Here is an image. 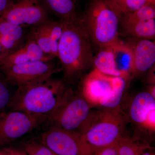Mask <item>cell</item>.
<instances>
[{
	"instance_id": "obj_1",
	"label": "cell",
	"mask_w": 155,
	"mask_h": 155,
	"mask_svg": "<svg viewBox=\"0 0 155 155\" xmlns=\"http://www.w3.org/2000/svg\"><path fill=\"white\" fill-rule=\"evenodd\" d=\"M73 94L64 80L51 77L18 87L8 108L45 117L49 121Z\"/></svg>"
},
{
	"instance_id": "obj_2",
	"label": "cell",
	"mask_w": 155,
	"mask_h": 155,
	"mask_svg": "<svg viewBox=\"0 0 155 155\" xmlns=\"http://www.w3.org/2000/svg\"><path fill=\"white\" fill-rule=\"evenodd\" d=\"M61 21L64 23V31L59 43L58 58L65 78L70 80L92 64V42L80 17L76 21Z\"/></svg>"
},
{
	"instance_id": "obj_3",
	"label": "cell",
	"mask_w": 155,
	"mask_h": 155,
	"mask_svg": "<svg viewBox=\"0 0 155 155\" xmlns=\"http://www.w3.org/2000/svg\"><path fill=\"white\" fill-rule=\"evenodd\" d=\"M122 16L110 0H90L80 20L91 42L100 48L119 40Z\"/></svg>"
},
{
	"instance_id": "obj_4",
	"label": "cell",
	"mask_w": 155,
	"mask_h": 155,
	"mask_svg": "<svg viewBox=\"0 0 155 155\" xmlns=\"http://www.w3.org/2000/svg\"><path fill=\"white\" fill-rule=\"evenodd\" d=\"M125 119L119 108L93 113L81 135L94 151L116 144L123 137Z\"/></svg>"
},
{
	"instance_id": "obj_5",
	"label": "cell",
	"mask_w": 155,
	"mask_h": 155,
	"mask_svg": "<svg viewBox=\"0 0 155 155\" xmlns=\"http://www.w3.org/2000/svg\"><path fill=\"white\" fill-rule=\"evenodd\" d=\"M94 69L106 75L129 79L133 73V52L130 44L120 40L100 48L93 58Z\"/></svg>"
},
{
	"instance_id": "obj_6",
	"label": "cell",
	"mask_w": 155,
	"mask_h": 155,
	"mask_svg": "<svg viewBox=\"0 0 155 155\" xmlns=\"http://www.w3.org/2000/svg\"><path fill=\"white\" fill-rule=\"evenodd\" d=\"M91 106L81 94H73L48 122L51 125L81 134L93 114Z\"/></svg>"
},
{
	"instance_id": "obj_7",
	"label": "cell",
	"mask_w": 155,
	"mask_h": 155,
	"mask_svg": "<svg viewBox=\"0 0 155 155\" xmlns=\"http://www.w3.org/2000/svg\"><path fill=\"white\" fill-rule=\"evenodd\" d=\"M38 140L57 155H93L95 152L80 134L51 125Z\"/></svg>"
},
{
	"instance_id": "obj_8",
	"label": "cell",
	"mask_w": 155,
	"mask_h": 155,
	"mask_svg": "<svg viewBox=\"0 0 155 155\" xmlns=\"http://www.w3.org/2000/svg\"><path fill=\"white\" fill-rule=\"evenodd\" d=\"M48 119L22 111L10 110L0 113V149L31 132Z\"/></svg>"
},
{
	"instance_id": "obj_9",
	"label": "cell",
	"mask_w": 155,
	"mask_h": 155,
	"mask_svg": "<svg viewBox=\"0 0 155 155\" xmlns=\"http://www.w3.org/2000/svg\"><path fill=\"white\" fill-rule=\"evenodd\" d=\"M125 80L94 69L84 78L81 94L91 105L103 107L116 96Z\"/></svg>"
},
{
	"instance_id": "obj_10",
	"label": "cell",
	"mask_w": 155,
	"mask_h": 155,
	"mask_svg": "<svg viewBox=\"0 0 155 155\" xmlns=\"http://www.w3.org/2000/svg\"><path fill=\"white\" fill-rule=\"evenodd\" d=\"M6 81L17 87L45 80L58 72L52 61H37L0 67Z\"/></svg>"
},
{
	"instance_id": "obj_11",
	"label": "cell",
	"mask_w": 155,
	"mask_h": 155,
	"mask_svg": "<svg viewBox=\"0 0 155 155\" xmlns=\"http://www.w3.org/2000/svg\"><path fill=\"white\" fill-rule=\"evenodd\" d=\"M119 32L134 40H153L155 38V1L133 12L122 15Z\"/></svg>"
},
{
	"instance_id": "obj_12",
	"label": "cell",
	"mask_w": 155,
	"mask_h": 155,
	"mask_svg": "<svg viewBox=\"0 0 155 155\" xmlns=\"http://www.w3.org/2000/svg\"><path fill=\"white\" fill-rule=\"evenodd\" d=\"M49 13L41 0H12L0 19L23 27H33L49 20Z\"/></svg>"
},
{
	"instance_id": "obj_13",
	"label": "cell",
	"mask_w": 155,
	"mask_h": 155,
	"mask_svg": "<svg viewBox=\"0 0 155 155\" xmlns=\"http://www.w3.org/2000/svg\"><path fill=\"white\" fill-rule=\"evenodd\" d=\"M34 41L29 38L19 48L5 56L0 61V67H8L37 61H52Z\"/></svg>"
},
{
	"instance_id": "obj_14",
	"label": "cell",
	"mask_w": 155,
	"mask_h": 155,
	"mask_svg": "<svg viewBox=\"0 0 155 155\" xmlns=\"http://www.w3.org/2000/svg\"><path fill=\"white\" fill-rule=\"evenodd\" d=\"M135 40L130 43L133 52V75L147 72L155 63V41L146 39Z\"/></svg>"
},
{
	"instance_id": "obj_15",
	"label": "cell",
	"mask_w": 155,
	"mask_h": 155,
	"mask_svg": "<svg viewBox=\"0 0 155 155\" xmlns=\"http://www.w3.org/2000/svg\"><path fill=\"white\" fill-rule=\"evenodd\" d=\"M129 114L135 124L145 127L147 121L155 116V97L149 91L137 94L130 103Z\"/></svg>"
},
{
	"instance_id": "obj_16",
	"label": "cell",
	"mask_w": 155,
	"mask_h": 155,
	"mask_svg": "<svg viewBox=\"0 0 155 155\" xmlns=\"http://www.w3.org/2000/svg\"><path fill=\"white\" fill-rule=\"evenodd\" d=\"M24 28L0 19V44L5 56L24 43L25 37Z\"/></svg>"
},
{
	"instance_id": "obj_17",
	"label": "cell",
	"mask_w": 155,
	"mask_h": 155,
	"mask_svg": "<svg viewBox=\"0 0 155 155\" xmlns=\"http://www.w3.org/2000/svg\"><path fill=\"white\" fill-rule=\"evenodd\" d=\"M49 12L61 18V21L72 22L79 19L75 11L74 0H41Z\"/></svg>"
},
{
	"instance_id": "obj_18",
	"label": "cell",
	"mask_w": 155,
	"mask_h": 155,
	"mask_svg": "<svg viewBox=\"0 0 155 155\" xmlns=\"http://www.w3.org/2000/svg\"><path fill=\"white\" fill-rule=\"evenodd\" d=\"M116 147L119 155H141L145 150L151 148L150 145L125 137L116 143Z\"/></svg>"
},
{
	"instance_id": "obj_19",
	"label": "cell",
	"mask_w": 155,
	"mask_h": 155,
	"mask_svg": "<svg viewBox=\"0 0 155 155\" xmlns=\"http://www.w3.org/2000/svg\"><path fill=\"white\" fill-rule=\"evenodd\" d=\"M44 25L50 38L52 57H58L59 43L64 31V23L61 20L57 22L49 19Z\"/></svg>"
},
{
	"instance_id": "obj_20",
	"label": "cell",
	"mask_w": 155,
	"mask_h": 155,
	"mask_svg": "<svg viewBox=\"0 0 155 155\" xmlns=\"http://www.w3.org/2000/svg\"><path fill=\"white\" fill-rule=\"evenodd\" d=\"M28 38L34 41L45 54L52 57L51 54L50 38L44 23L32 27L28 35Z\"/></svg>"
},
{
	"instance_id": "obj_21",
	"label": "cell",
	"mask_w": 155,
	"mask_h": 155,
	"mask_svg": "<svg viewBox=\"0 0 155 155\" xmlns=\"http://www.w3.org/2000/svg\"><path fill=\"white\" fill-rule=\"evenodd\" d=\"M155 0H110L122 15L131 13Z\"/></svg>"
},
{
	"instance_id": "obj_22",
	"label": "cell",
	"mask_w": 155,
	"mask_h": 155,
	"mask_svg": "<svg viewBox=\"0 0 155 155\" xmlns=\"http://www.w3.org/2000/svg\"><path fill=\"white\" fill-rule=\"evenodd\" d=\"M23 148L28 155H57L38 140L31 139L24 142Z\"/></svg>"
},
{
	"instance_id": "obj_23",
	"label": "cell",
	"mask_w": 155,
	"mask_h": 155,
	"mask_svg": "<svg viewBox=\"0 0 155 155\" xmlns=\"http://www.w3.org/2000/svg\"><path fill=\"white\" fill-rule=\"evenodd\" d=\"M11 97L5 83L0 79V113L8 108Z\"/></svg>"
},
{
	"instance_id": "obj_24",
	"label": "cell",
	"mask_w": 155,
	"mask_h": 155,
	"mask_svg": "<svg viewBox=\"0 0 155 155\" xmlns=\"http://www.w3.org/2000/svg\"><path fill=\"white\" fill-rule=\"evenodd\" d=\"M93 155H119L116 144L95 151Z\"/></svg>"
},
{
	"instance_id": "obj_25",
	"label": "cell",
	"mask_w": 155,
	"mask_h": 155,
	"mask_svg": "<svg viewBox=\"0 0 155 155\" xmlns=\"http://www.w3.org/2000/svg\"><path fill=\"white\" fill-rule=\"evenodd\" d=\"M4 148L8 155H28L23 150H20L13 148L9 147H8Z\"/></svg>"
},
{
	"instance_id": "obj_26",
	"label": "cell",
	"mask_w": 155,
	"mask_h": 155,
	"mask_svg": "<svg viewBox=\"0 0 155 155\" xmlns=\"http://www.w3.org/2000/svg\"><path fill=\"white\" fill-rule=\"evenodd\" d=\"M12 0H0V17L5 11Z\"/></svg>"
},
{
	"instance_id": "obj_27",
	"label": "cell",
	"mask_w": 155,
	"mask_h": 155,
	"mask_svg": "<svg viewBox=\"0 0 155 155\" xmlns=\"http://www.w3.org/2000/svg\"><path fill=\"white\" fill-rule=\"evenodd\" d=\"M150 148L148 149L143 152L141 155H155V153L150 150Z\"/></svg>"
},
{
	"instance_id": "obj_28",
	"label": "cell",
	"mask_w": 155,
	"mask_h": 155,
	"mask_svg": "<svg viewBox=\"0 0 155 155\" xmlns=\"http://www.w3.org/2000/svg\"><path fill=\"white\" fill-rule=\"evenodd\" d=\"M5 56V54L3 51L2 48L0 44V61Z\"/></svg>"
},
{
	"instance_id": "obj_29",
	"label": "cell",
	"mask_w": 155,
	"mask_h": 155,
	"mask_svg": "<svg viewBox=\"0 0 155 155\" xmlns=\"http://www.w3.org/2000/svg\"><path fill=\"white\" fill-rule=\"evenodd\" d=\"M0 155H8L5 148L0 149Z\"/></svg>"
},
{
	"instance_id": "obj_30",
	"label": "cell",
	"mask_w": 155,
	"mask_h": 155,
	"mask_svg": "<svg viewBox=\"0 0 155 155\" xmlns=\"http://www.w3.org/2000/svg\"><path fill=\"white\" fill-rule=\"evenodd\" d=\"M74 1H75V2H76L77 1V0H74Z\"/></svg>"
}]
</instances>
